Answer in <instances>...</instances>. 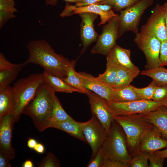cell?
I'll use <instances>...</instances> for the list:
<instances>
[{
	"instance_id": "6da1fadb",
	"label": "cell",
	"mask_w": 167,
	"mask_h": 167,
	"mask_svg": "<svg viewBox=\"0 0 167 167\" xmlns=\"http://www.w3.org/2000/svg\"><path fill=\"white\" fill-rule=\"evenodd\" d=\"M29 53L26 64L31 63L39 65L48 72L62 79L66 76L68 66L74 60L57 54L46 41L33 40L28 44Z\"/></svg>"
},
{
	"instance_id": "7a4b0ae2",
	"label": "cell",
	"mask_w": 167,
	"mask_h": 167,
	"mask_svg": "<svg viewBox=\"0 0 167 167\" xmlns=\"http://www.w3.org/2000/svg\"><path fill=\"white\" fill-rule=\"evenodd\" d=\"M53 107L51 88L43 82L38 87L33 99L24 108L23 113L29 116L36 128L43 131L48 128Z\"/></svg>"
},
{
	"instance_id": "3957f363",
	"label": "cell",
	"mask_w": 167,
	"mask_h": 167,
	"mask_svg": "<svg viewBox=\"0 0 167 167\" xmlns=\"http://www.w3.org/2000/svg\"><path fill=\"white\" fill-rule=\"evenodd\" d=\"M43 82L42 73H36L20 79L11 86L13 100L11 114L15 122L19 121L24 108L33 99L38 87Z\"/></svg>"
},
{
	"instance_id": "277c9868",
	"label": "cell",
	"mask_w": 167,
	"mask_h": 167,
	"mask_svg": "<svg viewBox=\"0 0 167 167\" xmlns=\"http://www.w3.org/2000/svg\"><path fill=\"white\" fill-rule=\"evenodd\" d=\"M114 120L126 134L128 151L131 156L138 151L146 133L154 126L140 113L117 116Z\"/></svg>"
},
{
	"instance_id": "5b68a950",
	"label": "cell",
	"mask_w": 167,
	"mask_h": 167,
	"mask_svg": "<svg viewBox=\"0 0 167 167\" xmlns=\"http://www.w3.org/2000/svg\"><path fill=\"white\" fill-rule=\"evenodd\" d=\"M101 147L108 159L130 163L131 156L128 151L126 134L115 120L112 123L107 138Z\"/></svg>"
},
{
	"instance_id": "8992f818",
	"label": "cell",
	"mask_w": 167,
	"mask_h": 167,
	"mask_svg": "<svg viewBox=\"0 0 167 167\" xmlns=\"http://www.w3.org/2000/svg\"><path fill=\"white\" fill-rule=\"evenodd\" d=\"M154 0H142L139 3L120 11L119 15L118 37L125 32H138L139 26L142 16L146 10L152 5Z\"/></svg>"
},
{
	"instance_id": "52a82bcc",
	"label": "cell",
	"mask_w": 167,
	"mask_h": 167,
	"mask_svg": "<svg viewBox=\"0 0 167 167\" xmlns=\"http://www.w3.org/2000/svg\"><path fill=\"white\" fill-rule=\"evenodd\" d=\"M134 41L145 55L146 70L160 66L159 56L161 43L156 37L151 34L138 32L135 34Z\"/></svg>"
},
{
	"instance_id": "ba28073f",
	"label": "cell",
	"mask_w": 167,
	"mask_h": 167,
	"mask_svg": "<svg viewBox=\"0 0 167 167\" xmlns=\"http://www.w3.org/2000/svg\"><path fill=\"white\" fill-rule=\"evenodd\" d=\"M167 103V99L160 101L140 100L127 102H108L115 116L148 112L165 105Z\"/></svg>"
},
{
	"instance_id": "9c48e42d",
	"label": "cell",
	"mask_w": 167,
	"mask_h": 167,
	"mask_svg": "<svg viewBox=\"0 0 167 167\" xmlns=\"http://www.w3.org/2000/svg\"><path fill=\"white\" fill-rule=\"evenodd\" d=\"M83 134L87 143L92 150L91 159L96 155L107 138L108 132L94 115L88 121L80 122Z\"/></svg>"
},
{
	"instance_id": "30bf717a",
	"label": "cell",
	"mask_w": 167,
	"mask_h": 167,
	"mask_svg": "<svg viewBox=\"0 0 167 167\" xmlns=\"http://www.w3.org/2000/svg\"><path fill=\"white\" fill-rule=\"evenodd\" d=\"M108 22L103 27L96 44L91 49L92 54L106 56L110 50L116 45V40L118 38L119 15L117 14Z\"/></svg>"
},
{
	"instance_id": "8fae6325",
	"label": "cell",
	"mask_w": 167,
	"mask_h": 167,
	"mask_svg": "<svg viewBox=\"0 0 167 167\" xmlns=\"http://www.w3.org/2000/svg\"><path fill=\"white\" fill-rule=\"evenodd\" d=\"M86 95L89 98L92 115L96 118L108 132L114 120V113L104 98L90 91Z\"/></svg>"
},
{
	"instance_id": "7c38bea8",
	"label": "cell",
	"mask_w": 167,
	"mask_h": 167,
	"mask_svg": "<svg viewBox=\"0 0 167 167\" xmlns=\"http://www.w3.org/2000/svg\"><path fill=\"white\" fill-rule=\"evenodd\" d=\"M140 32L153 35L161 43L167 41V33L162 5L157 4L155 6L146 23L141 26Z\"/></svg>"
},
{
	"instance_id": "4fadbf2b",
	"label": "cell",
	"mask_w": 167,
	"mask_h": 167,
	"mask_svg": "<svg viewBox=\"0 0 167 167\" xmlns=\"http://www.w3.org/2000/svg\"><path fill=\"white\" fill-rule=\"evenodd\" d=\"M15 123L11 113L6 114L0 118V152L10 160L15 157V152L11 146L12 131Z\"/></svg>"
},
{
	"instance_id": "5bb4252c",
	"label": "cell",
	"mask_w": 167,
	"mask_h": 167,
	"mask_svg": "<svg viewBox=\"0 0 167 167\" xmlns=\"http://www.w3.org/2000/svg\"><path fill=\"white\" fill-rule=\"evenodd\" d=\"M82 19L80 35L83 47L81 54H83L88 46L96 41L98 35L95 31L94 22L98 15L93 13H83L78 14Z\"/></svg>"
},
{
	"instance_id": "9a60e30c",
	"label": "cell",
	"mask_w": 167,
	"mask_h": 167,
	"mask_svg": "<svg viewBox=\"0 0 167 167\" xmlns=\"http://www.w3.org/2000/svg\"><path fill=\"white\" fill-rule=\"evenodd\" d=\"M166 148L167 139L162 138L159 130L154 126L143 137L138 151L149 154Z\"/></svg>"
},
{
	"instance_id": "2e32d148",
	"label": "cell",
	"mask_w": 167,
	"mask_h": 167,
	"mask_svg": "<svg viewBox=\"0 0 167 167\" xmlns=\"http://www.w3.org/2000/svg\"><path fill=\"white\" fill-rule=\"evenodd\" d=\"M93 13L99 15L100 16L101 21L98 25L104 24L107 22L117 15L112 9L107 11L101 9L96 4H92L86 6L76 7L71 5L66 2L65 8L60 16L62 17L69 16L75 14H79L83 13Z\"/></svg>"
},
{
	"instance_id": "e0dca14e",
	"label": "cell",
	"mask_w": 167,
	"mask_h": 167,
	"mask_svg": "<svg viewBox=\"0 0 167 167\" xmlns=\"http://www.w3.org/2000/svg\"><path fill=\"white\" fill-rule=\"evenodd\" d=\"M130 50L116 45L109 51L106 56L107 63L117 68L139 70L132 62L130 57Z\"/></svg>"
},
{
	"instance_id": "ac0fdd59",
	"label": "cell",
	"mask_w": 167,
	"mask_h": 167,
	"mask_svg": "<svg viewBox=\"0 0 167 167\" xmlns=\"http://www.w3.org/2000/svg\"><path fill=\"white\" fill-rule=\"evenodd\" d=\"M79 73L83 80L85 87L107 102L112 101L113 88L108 86L97 79L91 74L85 72Z\"/></svg>"
},
{
	"instance_id": "d6986e66",
	"label": "cell",
	"mask_w": 167,
	"mask_h": 167,
	"mask_svg": "<svg viewBox=\"0 0 167 167\" xmlns=\"http://www.w3.org/2000/svg\"><path fill=\"white\" fill-rule=\"evenodd\" d=\"M140 114L159 130L163 138L167 139V108L165 105Z\"/></svg>"
},
{
	"instance_id": "ffe728a7",
	"label": "cell",
	"mask_w": 167,
	"mask_h": 167,
	"mask_svg": "<svg viewBox=\"0 0 167 167\" xmlns=\"http://www.w3.org/2000/svg\"><path fill=\"white\" fill-rule=\"evenodd\" d=\"M50 127L62 130L87 143L81 129L80 122L75 121L74 119L51 122L48 126V128Z\"/></svg>"
},
{
	"instance_id": "44dd1931",
	"label": "cell",
	"mask_w": 167,
	"mask_h": 167,
	"mask_svg": "<svg viewBox=\"0 0 167 167\" xmlns=\"http://www.w3.org/2000/svg\"><path fill=\"white\" fill-rule=\"evenodd\" d=\"M44 82L48 84L55 92L67 93L75 92H79L77 89L71 87L58 77L51 74L44 70L42 73Z\"/></svg>"
},
{
	"instance_id": "7402d4cb",
	"label": "cell",
	"mask_w": 167,
	"mask_h": 167,
	"mask_svg": "<svg viewBox=\"0 0 167 167\" xmlns=\"http://www.w3.org/2000/svg\"><path fill=\"white\" fill-rule=\"evenodd\" d=\"M76 62V61L74 60L68 66L66 76L63 79L69 85L78 90L79 93L86 94L90 91L85 87L79 73L75 70Z\"/></svg>"
},
{
	"instance_id": "603a6c76",
	"label": "cell",
	"mask_w": 167,
	"mask_h": 167,
	"mask_svg": "<svg viewBox=\"0 0 167 167\" xmlns=\"http://www.w3.org/2000/svg\"><path fill=\"white\" fill-rule=\"evenodd\" d=\"M133 86L129 85L125 87L113 88L112 101L115 102H127L142 100L134 90Z\"/></svg>"
},
{
	"instance_id": "cb8c5ba5",
	"label": "cell",
	"mask_w": 167,
	"mask_h": 167,
	"mask_svg": "<svg viewBox=\"0 0 167 167\" xmlns=\"http://www.w3.org/2000/svg\"><path fill=\"white\" fill-rule=\"evenodd\" d=\"M140 72L139 69L135 70L123 68H118L117 77L114 88L125 87L130 85Z\"/></svg>"
},
{
	"instance_id": "d4e9b609",
	"label": "cell",
	"mask_w": 167,
	"mask_h": 167,
	"mask_svg": "<svg viewBox=\"0 0 167 167\" xmlns=\"http://www.w3.org/2000/svg\"><path fill=\"white\" fill-rule=\"evenodd\" d=\"M13 108V100L11 86L8 85L0 89V118L11 113Z\"/></svg>"
},
{
	"instance_id": "484cf974",
	"label": "cell",
	"mask_w": 167,
	"mask_h": 167,
	"mask_svg": "<svg viewBox=\"0 0 167 167\" xmlns=\"http://www.w3.org/2000/svg\"><path fill=\"white\" fill-rule=\"evenodd\" d=\"M140 74L152 78L156 86L167 85V69L163 66L142 71Z\"/></svg>"
},
{
	"instance_id": "4316f807",
	"label": "cell",
	"mask_w": 167,
	"mask_h": 167,
	"mask_svg": "<svg viewBox=\"0 0 167 167\" xmlns=\"http://www.w3.org/2000/svg\"><path fill=\"white\" fill-rule=\"evenodd\" d=\"M51 93L53 98V107L52 116L50 122L73 119L64 110L52 88Z\"/></svg>"
},
{
	"instance_id": "83f0119b",
	"label": "cell",
	"mask_w": 167,
	"mask_h": 167,
	"mask_svg": "<svg viewBox=\"0 0 167 167\" xmlns=\"http://www.w3.org/2000/svg\"><path fill=\"white\" fill-rule=\"evenodd\" d=\"M118 73V68L110 65L106 64V69L104 73L100 74L96 78L105 85L113 88Z\"/></svg>"
},
{
	"instance_id": "f1b7e54d",
	"label": "cell",
	"mask_w": 167,
	"mask_h": 167,
	"mask_svg": "<svg viewBox=\"0 0 167 167\" xmlns=\"http://www.w3.org/2000/svg\"><path fill=\"white\" fill-rule=\"evenodd\" d=\"M142 0H104L96 4H105L112 6L117 11H120L129 8Z\"/></svg>"
},
{
	"instance_id": "f546056e",
	"label": "cell",
	"mask_w": 167,
	"mask_h": 167,
	"mask_svg": "<svg viewBox=\"0 0 167 167\" xmlns=\"http://www.w3.org/2000/svg\"><path fill=\"white\" fill-rule=\"evenodd\" d=\"M22 67L10 70H0V89L10 85L18 76Z\"/></svg>"
},
{
	"instance_id": "4dcf8cb0",
	"label": "cell",
	"mask_w": 167,
	"mask_h": 167,
	"mask_svg": "<svg viewBox=\"0 0 167 167\" xmlns=\"http://www.w3.org/2000/svg\"><path fill=\"white\" fill-rule=\"evenodd\" d=\"M149 154L137 151L131 156L129 163L130 167H149Z\"/></svg>"
},
{
	"instance_id": "1f68e13d",
	"label": "cell",
	"mask_w": 167,
	"mask_h": 167,
	"mask_svg": "<svg viewBox=\"0 0 167 167\" xmlns=\"http://www.w3.org/2000/svg\"><path fill=\"white\" fill-rule=\"evenodd\" d=\"M156 85L155 82L152 81L147 87L143 88H137L133 86L134 90L142 100H152Z\"/></svg>"
},
{
	"instance_id": "d6a6232c",
	"label": "cell",
	"mask_w": 167,
	"mask_h": 167,
	"mask_svg": "<svg viewBox=\"0 0 167 167\" xmlns=\"http://www.w3.org/2000/svg\"><path fill=\"white\" fill-rule=\"evenodd\" d=\"M108 158L101 147L95 156L91 159L87 167H103Z\"/></svg>"
},
{
	"instance_id": "836d02e7",
	"label": "cell",
	"mask_w": 167,
	"mask_h": 167,
	"mask_svg": "<svg viewBox=\"0 0 167 167\" xmlns=\"http://www.w3.org/2000/svg\"><path fill=\"white\" fill-rule=\"evenodd\" d=\"M40 167H57L60 166V164L58 159L53 154L48 152L46 156L37 164Z\"/></svg>"
},
{
	"instance_id": "e575fe53",
	"label": "cell",
	"mask_w": 167,
	"mask_h": 167,
	"mask_svg": "<svg viewBox=\"0 0 167 167\" xmlns=\"http://www.w3.org/2000/svg\"><path fill=\"white\" fill-rule=\"evenodd\" d=\"M14 0H0V13L14 14L17 11Z\"/></svg>"
},
{
	"instance_id": "d590c367",
	"label": "cell",
	"mask_w": 167,
	"mask_h": 167,
	"mask_svg": "<svg viewBox=\"0 0 167 167\" xmlns=\"http://www.w3.org/2000/svg\"><path fill=\"white\" fill-rule=\"evenodd\" d=\"M167 99V85L156 86L152 100L160 101Z\"/></svg>"
},
{
	"instance_id": "8d00e7d4",
	"label": "cell",
	"mask_w": 167,
	"mask_h": 167,
	"mask_svg": "<svg viewBox=\"0 0 167 167\" xmlns=\"http://www.w3.org/2000/svg\"><path fill=\"white\" fill-rule=\"evenodd\" d=\"M27 64L25 62L22 63L14 64L8 60L4 54L0 53V70H10L19 67H24Z\"/></svg>"
},
{
	"instance_id": "74e56055",
	"label": "cell",
	"mask_w": 167,
	"mask_h": 167,
	"mask_svg": "<svg viewBox=\"0 0 167 167\" xmlns=\"http://www.w3.org/2000/svg\"><path fill=\"white\" fill-rule=\"evenodd\" d=\"M165 158L160 157L154 153L149 154V167H162L163 166Z\"/></svg>"
},
{
	"instance_id": "f35d334b",
	"label": "cell",
	"mask_w": 167,
	"mask_h": 167,
	"mask_svg": "<svg viewBox=\"0 0 167 167\" xmlns=\"http://www.w3.org/2000/svg\"><path fill=\"white\" fill-rule=\"evenodd\" d=\"M159 61L160 66L167 65V41L161 42Z\"/></svg>"
},
{
	"instance_id": "ab89813d",
	"label": "cell",
	"mask_w": 167,
	"mask_h": 167,
	"mask_svg": "<svg viewBox=\"0 0 167 167\" xmlns=\"http://www.w3.org/2000/svg\"><path fill=\"white\" fill-rule=\"evenodd\" d=\"M130 165L129 163H125L121 161L108 159L104 164L103 167H129Z\"/></svg>"
},
{
	"instance_id": "60d3db41",
	"label": "cell",
	"mask_w": 167,
	"mask_h": 167,
	"mask_svg": "<svg viewBox=\"0 0 167 167\" xmlns=\"http://www.w3.org/2000/svg\"><path fill=\"white\" fill-rule=\"evenodd\" d=\"M104 0H79L74 6L81 7L92 4H96Z\"/></svg>"
},
{
	"instance_id": "b9f144b4",
	"label": "cell",
	"mask_w": 167,
	"mask_h": 167,
	"mask_svg": "<svg viewBox=\"0 0 167 167\" xmlns=\"http://www.w3.org/2000/svg\"><path fill=\"white\" fill-rule=\"evenodd\" d=\"M10 159L3 153L0 152V167H11Z\"/></svg>"
},
{
	"instance_id": "7bdbcfd3",
	"label": "cell",
	"mask_w": 167,
	"mask_h": 167,
	"mask_svg": "<svg viewBox=\"0 0 167 167\" xmlns=\"http://www.w3.org/2000/svg\"><path fill=\"white\" fill-rule=\"evenodd\" d=\"M67 2H74L75 4L79 0H63ZM58 0H45V3L47 5H50L52 6L56 5L57 3Z\"/></svg>"
},
{
	"instance_id": "ee69618b",
	"label": "cell",
	"mask_w": 167,
	"mask_h": 167,
	"mask_svg": "<svg viewBox=\"0 0 167 167\" xmlns=\"http://www.w3.org/2000/svg\"><path fill=\"white\" fill-rule=\"evenodd\" d=\"M33 149L38 153L43 154L45 152V148L44 146L42 144L37 143Z\"/></svg>"
},
{
	"instance_id": "f6af8a7d",
	"label": "cell",
	"mask_w": 167,
	"mask_h": 167,
	"mask_svg": "<svg viewBox=\"0 0 167 167\" xmlns=\"http://www.w3.org/2000/svg\"><path fill=\"white\" fill-rule=\"evenodd\" d=\"M36 140L33 138H29L27 141V146L31 149H33L37 144Z\"/></svg>"
},
{
	"instance_id": "bcb514c9",
	"label": "cell",
	"mask_w": 167,
	"mask_h": 167,
	"mask_svg": "<svg viewBox=\"0 0 167 167\" xmlns=\"http://www.w3.org/2000/svg\"><path fill=\"white\" fill-rule=\"evenodd\" d=\"M154 153L160 157L167 158V148L162 151H157Z\"/></svg>"
},
{
	"instance_id": "7dc6e473",
	"label": "cell",
	"mask_w": 167,
	"mask_h": 167,
	"mask_svg": "<svg viewBox=\"0 0 167 167\" xmlns=\"http://www.w3.org/2000/svg\"><path fill=\"white\" fill-rule=\"evenodd\" d=\"M162 5L164 14L165 26L167 33V1Z\"/></svg>"
},
{
	"instance_id": "c3c4849f",
	"label": "cell",
	"mask_w": 167,
	"mask_h": 167,
	"mask_svg": "<svg viewBox=\"0 0 167 167\" xmlns=\"http://www.w3.org/2000/svg\"><path fill=\"white\" fill-rule=\"evenodd\" d=\"M102 10L107 11L113 9L112 6L109 5L105 4H96Z\"/></svg>"
},
{
	"instance_id": "681fc988",
	"label": "cell",
	"mask_w": 167,
	"mask_h": 167,
	"mask_svg": "<svg viewBox=\"0 0 167 167\" xmlns=\"http://www.w3.org/2000/svg\"><path fill=\"white\" fill-rule=\"evenodd\" d=\"M22 166L23 167H33L34 165L31 160H28L24 163Z\"/></svg>"
},
{
	"instance_id": "f907efd6",
	"label": "cell",
	"mask_w": 167,
	"mask_h": 167,
	"mask_svg": "<svg viewBox=\"0 0 167 167\" xmlns=\"http://www.w3.org/2000/svg\"><path fill=\"white\" fill-rule=\"evenodd\" d=\"M165 106L166 107V108H167V103L165 105Z\"/></svg>"
}]
</instances>
